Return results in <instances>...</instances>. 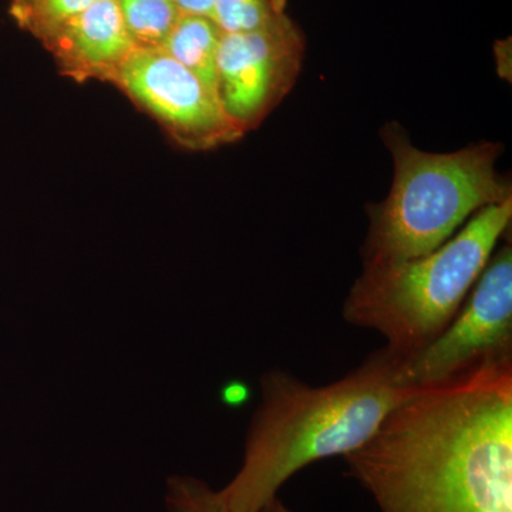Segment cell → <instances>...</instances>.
Returning a JSON list of instances; mask_svg holds the SVG:
<instances>
[{"mask_svg":"<svg viewBox=\"0 0 512 512\" xmlns=\"http://www.w3.org/2000/svg\"><path fill=\"white\" fill-rule=\"evenodd\" d=\"M399 355L397 377L406 389L454 382L481 366L512 356V251L491 256L456 318L433 342Z\"/></svg>","mask_w":512,"mask_h":512,"instance_id":"obj_5","label":"cell"},{"mask_svg":"<svg viewBox=\"0 0 512 512\" xmlns=\"http://www.w3.org/2000/svg\"><path fill=\"white\" fill-rule=\"evenodd\" d=\"M343 460L380 512H512V356L416 390Z\"/></svg>","mask_w":512,"mask_h":512,"instance_id":"obj_1","label":"cell"},{"mask_svg":"<svg viewBox=\"0 0 512 512\" xmlns=\"http://www.w3.org/2000/svg\"><path fill=\"white\" fill-rule=\"evenodd\" d=\"M383 138L392 151L394 180L389 197L370 208L365 265L396 264L430 254L471 214L511 200L510 183L495 171L498 144L424 153L396 124L384 128Z\"/></svg>","mask_w":512,"mask_h":512,"instance_id":"obj_3","label":"cell"},{"mask_svg":"<svg viewBox=\"0 0 512 512\" xmlns=\"http://www.w3.org/2000/svg\"><path fill=\"white\" fill-rule=\"evenodd\" d=\"M286 13V0H215L212 19L222 33L264 28Z\"/></svg>","mask_w":512,"mask_h":512,"instance_id":"obj_12","label":"cell"},{"mask_svg":"<svg viewBox=\"0 0 512 512\" xmlns=\"http://www.w3.org/2000/svg\"><path fill=\"white\" fill-rule=\"evenodd\" d=\"M43 43L63 72L80 80H113L121 64L136 50L119 0H96Z\"/></svg>","mask_w":512,"mask_h":512,"instance_id":"obj_8","label":"cell"},{"mask_svg":"<svg viewBox=\"0 0 512 512\" xmlns=\"http://www.w3.org/2000/svg\"><path fill=\"white\" fill-rule=\"evenodd\" d=\"M181 13H192V15H204L212 18L215 0H174Z\"/></svg>","mask_w":512,"mask_h":512,"instance_id":"obj_14","label":"cell"},{"mask_svg":"<svg viewBox=\"0 0 512 512\" xmlns=\"http://www.w3.org/2000/svg\"><path fill=\"white\" fill-rule=\"evenodd\" d=\"M259 512H296L293 511L291 507H288L284 503V501L281 500V498L276 497L274 500L271 501V503L266 504L264 508H262Z\"/></svg>","mask_w":512,"mask_h":512,"instance_id":"obj_15","label":"cell"},{"mask_svg":"<svg viewBox=\"0 0 512 512\" xmlns=\"http://www.w3.org/2000/svg\"><path fill=\"white\" fill-rule=\"evenodd\" d=\"M121 16L136 49H163L181 10L174 0H119Z\"/></svg>","mask_w":512,"mask_h":512,"instance_id":"obj_10","label":"cell"},{"mask_svg":"<svg viewBox=\"0 0 512 512\" xmlns=\"http://www.w3.org/2000/svg\"><path fill=\"white\" fill-rule=\"evenodd\" d=\"M165 507L168 512H225L220 493L200 478L191 476L168 478Z\"/></svg>","mask_w":512,"mask_h":512,"instance_id":"obj_13","label":"cell"},{"mask_svg":"<svg viewBox=\"0 0 512 512\" xmlns=\"http://www.w3.org/2000/svg\"><path fill=\"white\" fill-rule=\"evenodd\" d=\"M512 217V198L477 212L441 247L419 258L365 265L343 303V319L376 330L400 355L433 342L456 318Z\"/></svg>","mask_w":512,"mask_h":512,"instance_id":"obj_4","label":"cell"},{"mask_svg":"<svg viewBox=\"0 0 512 512\" xmlns=\"http://www.w3.org/2000/svg\"><path fill=\"white\" fill-rule=\"evenodd\" d=\"M305 37L288 13L264 28L222 33L218 92L232 120L258 126L291 92L302 69Z\"/></svg>","mask_w":512,"mask_h":512,"instance_id":"obj_6","label":"cell"},{"mask_svg":"<svg viewBox=\"0 0 512 512\" xmlns=\"http://www.w3.org/2000/svg\"><path fill=\"white\" fill-rule=\"evenodd\" d=\"M113 82L184 146L217 147L245 133L220 96L163 49L134 50Z\"/></svg>","mask_w":512,"mask_h":512,"instance_id":"obj_7","label":"cell"},{"mask_svg":"<svg viewBox=\"0 0 512 512\" xmlns=\"http://www.w3.org/2000/svg\"><path fill=\"white\" fill-rule=\"evenodd\" d=\"M399 355L372 353L338 382L311 386L284 370L261 377L244 458L220 493L225 512H259L309 464L345 457L375 436L386 417L416 390L397 377Z\"/></svg>","mask_w":512,"mask_h":512,"instance_id":"obj_2","label":"cell"},{"mask_svg":"<svg viewBox=\"0 0 512 512\" xmlns=\"http://www.w3.org/2000/svg\"><path fill=\"white\" fill-rule=\"evenodd\" d=\"M221 37L222 30L210 16L181 13L163 50L220 96L217 56Z\"/></svg>","mask_w":512,"mask_h":512,"instance_id":"obj_9","label":"cell"},{"mask_svg":"<svg viewBox=\"0 0 512 512\" xmlns=\"http://www.w3.org/2000/svg\"><path fill=\"white\" fill-rule=\"evenodd\" d=\"M94 2L96 0H10L9 15L20 29L45 42Z\"/></svg>","mask_w":512,"mask_h":512,"instance_id":"obj_11","label":"cell"}]
</instances>
